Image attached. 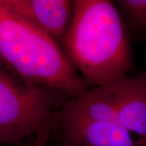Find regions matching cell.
Returning a JSON list of instances; mask_svg holds the SVG:
<instances>
[{"instance_id": "2", "label": "cell", "mask_w": 146, "mask_h": 146, "mask_svg": "<svg viewBox=\"0 0 146 146\" xmlns=\"http://www.w3.org/2000/svg\"><path fill=\"white\" fill-rule=\"evenodd\" d=\"M0 58L23 78L73 98L89 86L52 36L0 0Z\"/></svg>"}, {"instance_id": "1", "label": "cell", "mask_w": 146, "mask_h": 146, "mask_svg": "<svg viewBox=\"0 0 146 146\" xmlns=\"http://www.w3.org/2000/svg\"><path fill=\"white\" fill-rule=\"evenodd\" d=\"M62 42L68 61L89 88L119 80L132 68L128 36L111 1L76 0Z\"/></svg>"}, {"instance_id": "6", "label": "cell", "mask_w": 146, "mask_h": 146, "mask_svg": "<svg viewBox=\"0 0 146 146\" xmlns=\"http://www.w3.org/2000/svg\"><path fill=\"white\" fill-rule=\"evenodd\" d=\"M16 12L41 27L56 41H62L72 19L73 0H4Z\"/></svg>"}, {"instance_id": "3", "label": "cell", "mask_w": 146, "mask_h": 146, "mask_svg": "<svg viewBox=\"0 0 146 146\" xmlns=\"http://www.w3.org/2000/svg\"><path fill=\"white\" fill-rule=\"evenodd\" d=\"M61 95L28 81L0 58V145L35 136L65 105Z\"/></svg>"}, {"instance_id": "8", "label": "cell", "mask_w": 146, "mask_h": 146, "mask_svg": "<svg viewBox=\"0 0 146 146\" xmlns=\"http://www.w3.org/2000/svg\"><path fill=\"white\" fill-rule=\"evenodd\" d=\"M54 119L47 122L35 135L34 140L32 141L29 146H47L50 132L54 127Z\"/></svg>"}, {"instance_id": "4", "label": "cell", "mask_w": 146, "mask_h": 146, "mask_svg": "<svg viewBox=\"0 0 146 146\" xmlns=\"http://www.w3.org/2000/svg\"><path fill=\"white\" fill-rule=\"evenodd\" d=\"M97 111L146 141V72L90 89Z\"/></svg>"}, {"instance_id": "9", "label": "cell", "mask_w": 146, "mask_h": 146, "mask_svg": "<svg viewBox=\"0 0 146 146\" xmlns=\"http://www.w3.org/2000/svg\"><path fill=\"white\" fill-rule=\"evenodd\" d=\"M63 146H78L76 145H74V144H72V143H70V142H68V141H67V143L64 145Z\"/></svg>"}, {"instance_id": "7", "label": "cell", "mask_w": 146, "mask_h": 146, "mask_svg": "<svg viewBox=\"0 0 146 146\" xmlns=\"http://www.w3.org/2000/svg\"><path fill=\"white\" fill-rule=\"evenodd\" d=\"M116 3L135 23L146 28V0H121Z\"/></svg>"}, {"instance_id": "5", "label": "cell", "mask_w": 146, "mask_h": 146, "mask_svg": "<svg viewBox=\"0 0 146 146\" xmlns=\"http://www.w3.org/2000/svg\"><path fill=\"white\" fill-rule=\"evenodd\" d=\"M54 122L67 141L78 146H146V141L114 121L71 118L56 113Z\"/></svg>"}]
</instances>
